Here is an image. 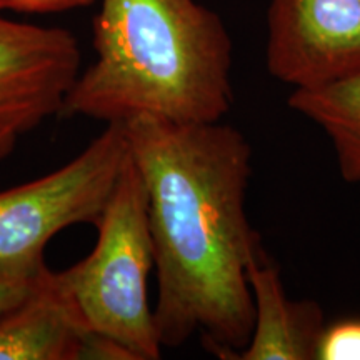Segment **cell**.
Listing matches in <instances>:
<instances>
[{"instance_id":"5","label":"cell","mask_w":360,"mask_h":360,"mask_svg":"<svg viewBox=\"0 0 360 360\" xmlns=\"http://www.w3.org/2000/svg\"><path fill=\"white\" fill-rule=\"evenodd\" d=\"M265 64L294 90L360 74V0H270Z\"/></svg>"},{"instance_id":"13","label":"cell","mask_w":360,"mask_h":360,"mask_svg":"<svg viewBox=\"0 0 360 360\" xmlns=\"http://www.w3.org/2000/svg\"><path fill=\"white\" fill-rule=\"evenodd\" d=\"M20 135L13 130L8 129H0V162L6 160L8 155L12 154L13 148L17 146Z\"/></svg>"},{"instance_id":"10","label":"cell","mask_w":360,"mask_h":360,"mask_svg":"<svg viewBox=\"0 0 360 360\" xmlns=\"http://www.w3.org/2000/svg\"><path fill=\"white\" fill-rule=\"evenodd\" d=\"M315 360H360V319H342L323 327Z\"/></svg>"},{"instance_id":"7","label":"cell","mask_w":360,"mask_h":360,"mask_svg":"<svg viewBox=\"0 0 360 360\" xmlns=\"http://www.w3.org/2000/svg\"><path fill=\"white\" fill-rule=\"evenodd\" d=\"M249 277L254 327L250 340L231 360H315L326 327L321 304L287 295L282 276L264 245L250 259Z\"/></svg>"},{"instance_id":"4","label":"cell","mask_w":360,"mask_h":360,"mask_svg":"<svg viewBox=\"0 0 360 360\" xmlns=\"http://www.w3.org/2000/svg\"><path fill=\"white\" fill-rule=\"evenodd\" d=\"M130 157L124 122L105 129L60 169L0 192V270L34 277L52 237L96 224Z\"/></svg>"},{"instance_id":"3","label":"cell","mask_w":360,"mask_h":360,"mask_svg":"<svg viewBox=\"0 0 360 360\" xmlns=\"http://www.w3.org/2000/svg\"><path fill=\"white\" fill-rule=\"evenodd\" d=\"M94 225V250L57 272L58 281L90 330L115 340L134 360L160 359L154 309L148 304L154 247L147 191L132 155Z\"/></svg>"},{"instance_id":"6","label":"cell","mask_w":360,"mask_h":360,"mask_svg":"<svg viewBox=\"0 0 360 360\" xmlns=\"http://www.w3.org/2000/svg\"><path fill=\"white\" fill-rule=\"evenodd\" d=\"M80 64L69 30L12 20L0 8V129L22 135L62 114Z\"/></svg>"},{"instance_id":"2","label":"cell","mask_w":360,"mask_h":360,"mask_svg":"<svg viewBox=\"0 0 360 360\" xmlns=\"http://www.w3.org/2000/svg\"><path fill=\"white\" fill-rule=\"evenodd\" d=\"M92 45L96 60L80 70L62 115L219 122L231 110L232 39L197 0H101Z\"/></svg>"},{"instance_id":"9","label":"cell","mask_w":360,"mask_h":360,"mask_svg":"<svg viewBox=\"0 0 360 360\" xmlns=\"http://www.w3.org/2000/svg\"><path fill=\"white\" fill-rule=\"evenodd\" d=\"M292 110L327 135L340 177L360 182V74L314 89H295L287 98Z\"/></svg>"},{"instance_id":"1","label":"cell","mask_w":360,"mask_h":360,"mask_svg":"<svg viewBox=\"0 0 360 360\" xmlns=\"http://www.w3.org/2000/svg\"><path fill=\"white\" fill-rule=\"evenodd\" d=\"M124 125L147 191L162 349L199 334L207 352L231 360L252 335L247 269L262 247L245 210L250 143L220 120L139 115Z\"/></svg>"},{"instance_id":"12","label":"cell","mask_w":360,"mask_h":360,"mask_svg":"<svg viewBox=\"0 0 360 360\" xmlns=\"http://www.w3.org/2000/svg\"><path fill=\"white\" fill-rule=\"evenodd\" d=\"M35 277L37 276L25 277L0 270V317L24 300V297L32 289Z\"/></svg>"},{"instance_id":"11","label":"cell","mask_w":360,"mask_h":360,"mask_svg":"<svg viewBox=\"0 0 360 360\" xmlns=\"http://www.w3.org/2000/svg\"><path fill=\"white\" fill-rule=\"evenodd\" d=\"M96 0H0L2 11L19 13H57L85 8Z\"/></svg>"},{"instance_id":"8","label":"cell","mask_w":360,"mask_h":360,"mask_svg":"<svg viewBox=\"0 0 360 360\" xmlns=\"http://www.w3.org/2000/svg\"><path fill=\"white\" fill-rule=\"evenodd\" d=\"M92 330L45 265L24 300L0 317V360H84Z\"/></svg>"}]
</instances>
